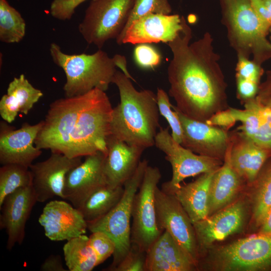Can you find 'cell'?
I'll return each mask as SVG.
<instances>
[{"label": "cell", "mask_w": 271, "mask_h": 271, "mask_svg": "<svg viewBox=\"0 0 271 271\" xmlns=\"http://www.w3.org/2000/svg\"><path fill=\"white\" fill-rule=\"evenodd\" d=\"M182 22V30L167 43L173 54L167 69L169 93L181 113L206 122L228 108L227 85L211 34L190 43L192 29L184 16Z\"/></svg>", "instance_id": "1"}, {"label": "cell", "mask_w": 271, "mask_h": 271, "mask_svg": "<svg viewBox=\"0 0 271 271\" xmlns=\"http://www.w3.org/2000/svg\"><path fill=\"white\" fill-rule=\"evenodd\" d=\"M112 110L105 91L98 88L57 99L50 104L35 145L70 158L106 154Z\"/></svg>", "instance_id": "2"}, {"label": "cell", "mask_w": 271, "mask_h": 271, "mask_svg": "<svg viewBox=\"0 0 271 271\" xmlns=\"http://www.w3.org/2000/svg\"><path fill=\"white\" fill-rule=\"evenodd\" d=\"M112 83L118 88L120 102L113 108L111 134L130 145L153 147L160 127L157 95L149 89L137 90L130 79L119 71Z\"/></svg>", "instance_id": "3"}, {"label": "cell", "mask_w": 271, "mask_h": 271, "mask_svg": "<svg viewBox=\"0 0 271 271\" xmlns=\"http://www.w3.org/2000/svg\"><path fill=\"white\" fill-rule=\"evenodd\" d=\"M222 23L231 46L237 56L261 64L271 58V47L267 39L269 31L260 22L250 0H220Z\"/></svg>", "instance_id": "4"}, {"label": "cell", "mask_w": 271, "mask_h": 271, "mask_svg": "<svg viewBox=\"0 0 271 271\" xmlns=\"http://www.w3.org/2000/svg\"><path fill=\"white\" fill-rule=\"evenodd\" d=\"M49 50L53 62L65 74L63 89L66 97L83 94L94 88L106 91L117 71L113 58L101 49L92 54H68L52 43Z\"/></svg>", "instance_id": "5"}, {"label": "cell", "mask_w": 271, "mask_h": 271, "mask_svg": "<svg viewBox=\"0 0 271 271\" xmlns=\"http://www.w3.org/2000/svg\"><path fill=\"white\" fill-rule=\"evenodd\" d=\"M148 166L147 160L141 161L134 174L124 184L123 193L117 204L101 218L87 223L88 229L91 232L102 231L115 244L112 262L106 270L112 271L122 260L130 248L133 201Z\"/></svg>", "instance_id": "6"}, {"label": "cell", "mask_w": 271, "mask_h": 271, "mask_svg": "<svg viewBox=\"0 0 271 271\" xmlns=\"http://www.w3.org/2000/svg\"><path fill=\"white\" fill-rule=\"evenodd\" d=\"M208 250L206 263L213 270L265 271L271 269V235L257 233Z\"/></svg>", "instance_id": "7"}, {"label": "cell", "mask_w": 271, "mask_h": 271, "mask_svg": "<svg viewBox=\"0 0 271 271\" xmlns=\"http://www.w3.org/2000/svg\"><path fill=\"white\" fill-rule=\"evenodd\" d=\"M133 0L91 1L78 31L89 44L101 49L110 39H116L124 28Z\"/></svg>", "instance_id": "8"}, {"label": "cell", "mask_w": 271, "mask_h": 271, "mask_svg": "<svg viewBox=\"0 0 271 271\" xmlns=\"http://www.w3.org/2000/svg\"><path fill=\"white\" fill-rule=\"evenodd\" d=\"M161 177L158 167L148 165L133 201L131 244L146 252L164 231L158 225L155 201V191Z\"/></svg>", "instance_id": "9"}, {"label": "cell", "mask_w": 271, "mask_h": 271, "mask_svg": "<svg viewBox=\"0 0 271 271\" xmlns=\"http://www.w3.org/2000/svg\"><path fill=\"white\" fill-rule=\"evenodd\" d=\"M155 145L165 154V159L172 169L171 179L162 185L161 189L171 194L181 186L186 178L203 173L215 171L223 161L197 155L175 141L169 131V127H160Z\"/></svg>", "instance_id": "10"}, {"label": "cell", "mask_w": 271, "mask_h": 271, "mask_svg": "<svg viewBox=\"0 0 271 271\" xmlns=\"http://www.w3.org/2000/svg\"><path fill=\"white\" fill-rule=\"evenodd\" d=\"M248 207L246 199L239 197L222 209L193 223L200 257L215 242L243 230Z\"/></svg>", "instance_id": "11"}, {"label": "cell", "mask_w": 271, "mask_h": 271, "mask_svg": "<svg viewBox=\"0 0 271 271\" xmlns=\"http://www.w3.org/2000/svg\"><path fill=\"white\" fill-rule=\"evenodd\" d=\"M157 217L159 227L167 231L198 266L200 256L193 223L175 197L158 187L155 191Z\"/></svg>", "instance_id": "12"}, {"label": "cell", "mask_w": 271, "mask_h": 271, "mask_svg": "<svg viewBox=\"0 0 271 271\" xmlns=\"http://www.w3.org/2000/svg\"><path fill=\"white\" fill-rule=\"evenodd\" d=\"M172 107L177 112L182 126L181 145L197 155L223 161L230 142L229 131L191 119L174 105Z\"/></svg>", "instance_id": "13"}, {"label": "cell", "mask_w": 271, "mask_h": 271, "mask_svg": "<svg viewBox=\"0 0 271 271\" xmlns=\"http://www.w3.org/2000/svg\"><path fill=\"white\" fill-rule=\"evenodd\" d=\"M81 162V157L70 158L61 153L51 152L46 160L32 164L29 168L37 202H44L56 196L64 199L66 176Z\"/></svg>", "instance_id": "14"}, {"label": "cell", "mask_w": 271, "mask_h": 271, "mask_svg": "<svg viewBox=\"0 0 271 271\" xmlns=\"http://www.w3.org/2000/svg\"><path fill=\"white\" fill-rule=\"evenodd\" d=\"M43 120L31 125L24 123L19 129L5 120L0 124V163L4 165L16 164L27 167L42 154L35 145L37 135L43 125Z\"/></svg>", "instance_id": "15"}, {"label": "cell", "mask_w": 271, "mask_h": 271, "mask_svg": "<svg viewBox=\"0 0 271 271\" xmlns=\"http://www.w3.org/2000/svg\"><path fill=\"white\" fill-rule=\"evenodd\" d=\"M105 154L98 152L86 156L85 160L67 174L64 188V199L79 209L87 198L107 185L104 163Z\"/></svg>", "instance_id": "16"}, {"label": "cell", "mask_w": 271, "mask_h": 271, "mask_svg": "<svg viewBox=\"0 0 271 271\" xmlns=\"http://www.w3.org/2000/svg\"><path fill=\"white\" fill-rule=\"evenodd\" d=\"M182 29V16L178 14L150 13L133 21L116 39L118 45L168 43Z\"/></svg>", "instance_id": "17"}, {"label": "cell", "mask_w": 271, "mask_h": 271, "mask_svg": "<svg viewBox=\"0 0 271 271\" xmlns=\"http://www.w3.org/2000/svg\"><path fill=\"white\" fill-rule=\"evenodd\" d=\"M38 221L45 236L55 241L69 240L85 234L88 229L87 222L80 210L62 200L48 202Z\"/></svg>", "instance_id": "18"}, {"label": "cell", "mask_w": 271, "mask_h": 271, "mask_svg": "<svg viewBox=\"0 0 271 271\" xmlns=\"http://www.w3.org/2000/svg\"><path fill=\"white\" fill-rule=\"evenodd\" d=\"M36 202L32 185L19 188L5 198L0 207V228L8 235L9 250L16 244L22 243L26 222Z\"/></svg>", "instance_id": "19"}, {"label": "cell", "mask_w": 271, "mask_h": 271, "mask_svg": "<svg viewBox=\"0 0 271 271\" xmlns=\"http://www.w3.org/2000/svg\"><path fill=\"white\" fill-rule=\"evenodd\" d=\"M104 173L107 185L123 186L135 172L145 148L129 145L110 134L106 141Z\"/></svg>", "instance_id": "20"}, {"label": "cell", "mask_w": 271, "mask_h": 271, "mask_svg": "<svg viewBox=\"0 0 271 271\" xmlns=\"http://www.w3.org/2000/svg\"><path fill=\"white\" fill-rule=\"evenodd\" d=\"M229 133L231 164L244 182L250 185L271 157V150L259 146L236 129L229 131Z\"/></svg>", "instance_id": "21"}, {"label": "cell", "mask_w": 271, "mask_h": 271, "mask_svg": "<svg viewBox=\"0 0 271 271\" xmlns=\"http://www.w3.org/2000/svg\"><path fill=\"white\" fill-rule=\"evenodd\" d=\"M198 265L164 230L147 251L146 271H193Z\"/></svg>", "instance_id": "22"}, {"label": "cell", "mask_w": 271, "mask_h": 271, "mask_svg": "<svg viewBox=\"0 0 271 271\" xmlns=\"http://www.w3.org/2000/svg\"><path fill=\"white\" fill-rule=\"evenodd\" d=\"M243 103L244 109L229 107L235 121L241 123L236 129L259 146L271 150V108L255 97Z\"/></svg>", "instance_id": "23"}, {"label": "cell", "mask_w": 271, "mask_h": 271, "mask_svg": "<svg viewBox=\"0 0 271 271\" xmlns=\"http://www.w3.org/2000/svg\"><path fill=\"white\" fill-rule=\"evenodd\" d=\"M245 183L231 164L229 144L223 163L214 173L211 182L208 216L235 201Z\"/></svg>", "instance_id": "24"}, {"label": "cell", "mask_w": 271, "mask_h": 271, "mask_svg": "<svg viewBox=\"0 0 271 271\" xmlns=\"http://www.w3.org/2000/svg\"><path fill=\"white\" fill-rule=\"evenodd\" d=\"M43 95L42 91L34 87L23 74L14 77L0 100L1 116L11 123L19 113L28 114Z\"/></svg>", "instance_id": "25"}, {"label": "cell", "mask_w": 271, "mask_h": 271, "mask_svg": "<svg viewBox=\"0 0 271 271\" xmlns=\"http://www.w3.org/2000/svg\"><path fill=\"white\" fill-rule=\"evenodd\" d=\"M216 171L202 174L195 181L181 185L171 193L180 203L192 223L209 215L210 184Z\"/></svg>", "instance_id": "26"}, {"label": "cell", "mask_w": 271, "mask_h": 271, "mask_svg": "<svg viewBox=\"0 0 271 271\" xmlns=\"http://www.w3.org/2000/svg\"><path fill=\"white\" fill-rule=\"evenodd\" d=\"M249 186L252 192L250 198L251 221L258 228L271 209V157Z\"/></svg>", "instance_id": "27"}, {"label": "cell", "mask_w": 271, "mask_h": 271, "mask_svg": "<svg viewBox=\"0 0 271 271\" xmlns=\"http://www.w3.org/2000/svg\"><path fill=\"white\" fill-rule=\"evenodd\" d=\"M123 190V186L112 188L106 185L92 193L79 209L87 223L108 213L120 200Z\"/></svg>", "instance_id": "28"}, {"label": "cell", "mask_w": 271, "mask_h": 271, "mask_svg": "<svg viewBox=\"0 0 271 271\" xmlns=\"http://www.w3.org/2000/svg\"><path fill=\"white\" fill-rule=\"evenodd\" d=\"M63 251L69 271H91L99 265L89 236L85 234L67 240L63 247Z\"/></svg>", "instance_id": "29"}, {"label": "cell", "mask_w": 271, "mask_h": 271, "mask_svg": "<svg viewBox=\"0 0 271 271\" xmlns=\"http://www.w3.org/2000/svg\"><path fill=\"white\" fill-rule=\"evenodd\" d=\"M26 24L21 14L7 0H0V41L17 43L25 36Z\"/></svg>", "instance_id": "30"}, {"label": "cell", "mask_w": 271, "mask_h": 271, "mask_svg": "<svg viewBox=\"0 0 271 271\" xmlns=\"http://www.w3.org/2000/svg\"><path fill=\"white\" fill-rule=\"evenodd\" d=\"M31 185L32 176L28 167L16 164L2 165L0 168V207L8 195Z\"/></svg>", "instance_id": "31"}, {"label": "cell", "mask_w": 271, "mask_h": 271, "mask_svg": "<svg viewBox=\"0 0 271 271\" xmlns=\"http://www.w3.org/2000/svg\"><path fill=\"white\" fill-rule=\"evenodd\" d=\"M172 11L169 0H133L127 22L119 35L125 31L133 21L145 15L150 13L169 15Z\"/></svg>", "instance_id": "32"}, {"label": "cell", "mask_w": 271, "mask_h": 271, "mask_svg": "<svg viewBox=\"0 0 271 271\" xmlns=\"http://www.w3.org/2000/svg\"><path fill=\"white\" fill-rule=\"evenodd\" d=\"M157 104L160 114L168 121L171 129V136L174 140L180 144L182 141V129L177 112L172 110L169 96L166 91L158 88L157 92Z\"/></svg>", "instance_id": "33"}, {"label": "cell", "mask_w": 271, "mask_h": 271, "mask_svg": "<svg viewBox=\"0 0 271 271\" xmlns=\"http://www.w3.org/2000/svg\"><path fill=\"white\" fill-rule=\"evenodd\" d=\"M89 238L99 265L113 255L116 248L115 244L107 234L102 231H96L91 232Z\"/></svg>", "instance_id": "34"}, {"label": "cell", "mask_w": 271, "mask_h": 271, "mask_svg": "<svg viewBox=\"0 0 271 271\" xmlns=\"http://www.w3.org/2000/svg\"><path fill=\"white\" fill-rule=\"evenodd\" d=\"M236 79H241L260 84L263 70L261 65L252 60L238 56L235 68Z\"/></svg>", "instance_id": "35"}, {"label": "cell", "mask_w": 271, "mask_h": 271, "mask_svg": "<svg viewBox=\"0 0 271 271\" xmlns=\"http://www.w3.org/2000/svg\"><path fill=\"white\" fill-rule=\"evenodd\" d=\"M146 251L131 244L125 256L112 271H146Z\"/></svg>", "instance_id": "36"}, {"label": "cell", "mask_w": 271, "mask_h": 271, "mask_svg": "<svg viewBox=\"0 0 271 271\" xmlns=\"http://www.w3.org/2000/svg\"><path fill=\"white\" fill-rule=\"evenodd\" d=\"M134 59L137 64L145 68H151L159 65L161 57L159 52L147 44H140L134 50Z\"/></svg>", "instance_id": "37"}, {"label": "cell", "mask_w": 271, "mask_h": 271, "mask_svg": "<svg viewBox=\"0 0 271 271\" xmlns=\"http://www.w3.org/2000/svg\"><path fill=\"white\" fill-rule=\"evenodd\" d=\"M86 1L53 0L50 5V13L53 18L58 20H69L71 19L76 8Z\"/></svg>", "instance_id": "38"}, {"label": "cell", "mask_w": 271, "mask_h": 271, "mask_svg": "<svg viewBox=\"0 0 271 271\" xmlns=\"http://www.w3.org/2000/svg\"><path fill=\"white\" fill-rule=\"evenodd\" d=\"M255 13L264 27L271 28V0H250Z\"/></svg>", "instance_id": "39"}, {"label": "cell", "mask_w": 271, "mask_h": 271, "mask_svg": "<svg viewBox=\"0 0 271 271\" xmlns=\"http://www.w3.org/2000/svg\"><path fill=\"white\" fill-rule=\"evenodd\" d=\"M236 122L230 112L229 107L225 110L215 113L206 121L210 125L218 126L228 131L230 127L235 124Z\"/></svg>", "instance_id": "40"}, {"label": "cell", "mask_w": 271, "mask_h": 271, "mask_svg": "<svg viewBox=\"0 0 271 271\" xmlns=\"http://www.w3.org/2000/svg\"><path fill=\"white\" fill-rule=\"evenodd\" d=\"M255 98L261 104L271 108V69L266 72L265 80L260 83Z\"/></svg>", "instance_id": "41"}, {"label": "cell", "mask_w": 271, "mask_h": 271, "mask_svg": "<svg viewBox=\"0 0 271 271\" xmlns=\"http://www.w3.org/2000/svg\"><path fill=\"white\" fill-rule=\"evenodd\" d=\"M40 270L42 271H66L63 265L59 255L51 254L42 263Z\"/></svg>", "instance_id": "42"}, {"label": "cell", "mask_w": 271, "mask_h": 271, "mask_svg": "<svg viewBox=\"0 0 271 271\" xmlns=\"http://www.w3.org/2000/svg\"><path fill=\"white\" fill-rule=\"evenodd\" d=\"M112 58L116 66L119 67L128 78L135 81V80L133 78L127 70V61L125 57L119 54H115Z\"/></svg>", "instance_id": "43"}, {"label": "cell", "mask_w": 271, "mask_h": 271, "mask_svg": "<svg viewBox=\"0 0 271 271\" xmlns=\"http://www.w3.org/2000/svg\"><path fill=\"white\" fill-rule=\"evenodd\" d=\"M258 229V234L271 235V209L265 216Z\"/></svg>", "instance_id": "44"}, {"label": "cell", "mask_w": 271, "mask_h": 271, "mask_svg": "<svg viewBox=\"0 0 271 271\" xmlns=\"http://www.w3.org/2000/svg\"><path fill=\"white\" fill-rule=\"evenodd\" d=\"M269 34H270V36H269V42H270V47H271V28H270L269 30Z\"/></svg>", "instance_id": "45"}]
</instances>
